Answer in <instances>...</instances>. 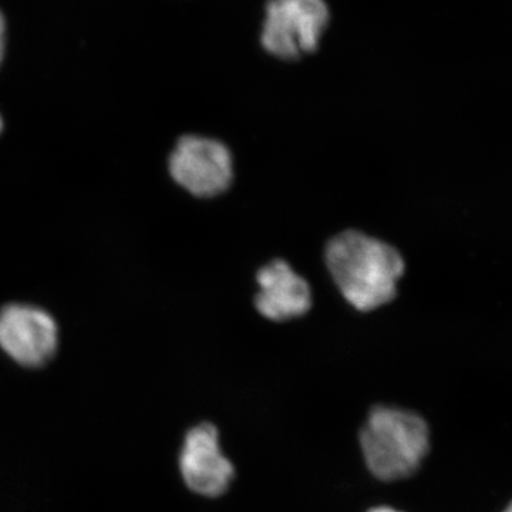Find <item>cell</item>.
<instances>
[{
    "mask_svg": "<svg viewBox=\"0 0 512 512\" xmlns=\"http://www.w3.org/2000/svg\"><path fill=\"white\" fill-rule=\"evenodd\" d=\"M325 261L343 298L360 312L392 302L406 269L396 248L353 229L330 239Z\"/></svg>",
    "mask_w": 512,
    "mask_h": 512,
    "instance_id": "cell-1",
    "label": "cell"
},
{
    "mask_svg": "<svg viewBox=\"0 0 512 512\" xmlns=\"http://www.w3.org/2000/svg\"><path fill=\"white\" fill-rule=\"evenodd\" d=\"M367 467L383 481L412 476L429 451V427L417 414L394 407L372 410L360 433Z\"/></svg>",
    "mask_w": 512,
    "mask_h": 512,
    "instance_id": "cell-2",
    "label": "cell"
},
{
    "mask_svg": "<svg viewBox=\"0 0 512 512\" xmlns=\"http://www.w3.org/2000/svg\"><path fill=\"white\" fill-rule=\"evenodd\" d=\"M265 15L262 47L282 60H298L315 52L330 22L325 0H269Z\"/></svg>",
    "mask_w": 512,
    "mask_h": 512,
    "instance_id": "cell-3",
    "label": "cell"
},
{
    "mask_svg": "<svg viewBox=\"0 0 512 512\" xmlns=\"http://www.w3.org/2000/svg\"><path fill=\"white\" fill-rule=\"evenodd\" d=\"M170 173L175 183L195 197H217L234 180L232 154L224 143L212 138H181L170 158Z\"/></svg>",
    "mask_w": 512,
    "mask_h": 512,
    "instance_id": "cell-4",
    "label": "cell"
},
{
    "mask_svg": "<svg viewBox=\"0 0 512 512\" xmlns=\"http://www.w3.org/2000/svg\"><path fill=\"white\" fill-rule=\"evenodd\" d=\"M0 348L19 365H45L57 349L55 320L33 306H6L0 311Z\"/></svg>",
    "mask_w": 512,
    "mask_h": 512,
    "instance_id": "cell-5",
    "label": "cell"
},
{
    "mask_svg": "<svg viewBox=\"0 0 512 512\" xmlns=\"http://www.w3.org/2000/svg\"><path fill=\"white\" fill-rule=\"evenodd\" d=\"M180 468L188 488L204 497L224 494L234 478V466L222 453L218 430L208 423L194 427L185 437Z\"/></svg>",
    "mask_w": 512,
    "mask_h": 512,
    "instance_id": "cell-6",
    "label": "cell"
},
{
    "mask_svg": "<svg viewBox=\"0 0 512 512\" xmlns=\"http://www.w3.org/2000/svg\"><path fill=\"white\" fill-rule=\"evenodd\" d=\"M259 292L255 306L266 319H295L305 315L312 306L311 286L296 274L285 261H274L256 275Z\"/></svg>",
    "mask_w": 512,
    "mask_h": 512,
    "instance_id": "cell-7",
    "label": "cell"
},
{
    "mask_svg": "<svg viewBox=\"0 0 512 512\" xmlns=\"http://www.w3.org/2000/svg\"><path fill=\"white\" fill-rule=\"evenodd\" d=\"M3 36H5V20H3L2 13H0V62L3 57Z\"/></svg>",
    "mask_w": 512,
    "mask_h": 512,
    "instance_id": "cell-8",
    "label": "cell"
},
{
    "mask_svg": "<svg viewBox=\"0 0 512 512\" xmlns=\"http://www.w3.org/2000/svg\"><path fill=\"white\" fill-rule=\"evenodd\" d=\"M369 512H400V511L392 510V508L380 507V508H375V510H372Z\"/></svg>",
    "mask_w": 512,
    "mask_h": 512,
    "instance_id": "cell-9",
    "label": "cell"
},
{
    "mask_svg": "<svg viewBox=\"0 0 512 512\" xmlns=\"http://www.w3.org/2000/svg\"><path fill=\"white\" fill-rule=\"evenodd\" d=\"M505 512H512V503L510 504V507H508L507 510H505Z\"/></svg>",
    "mask_w": 512,
    "mask_h": 512,
    "instance_id": "cell-10",
    "label": "cell"
},
{
    "mask_svg": "<svg viewBox=\"0 0 512 512\" xmlns=\"http://www.w3.org/2000/svg\"><path fill=\"white\" fill-rule=\"evenodd\" d=\"M0 131H2V119H0Z\"/></svg>",
    "mask_w": 512,
    "mask_h": 512,
    "instance_id": "cell-11",
    "label": "cell"
}]
</instances>
